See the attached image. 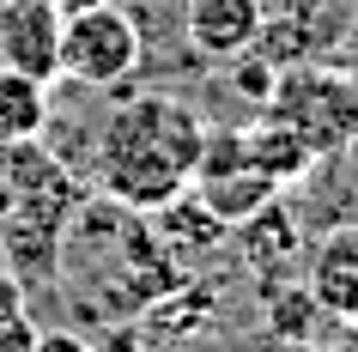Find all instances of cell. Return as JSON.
Wrapping results in <instances>:
<instances>
[{
	"label": "cell",
	"mask_w": 358,
	"mask_h": 352,
	"mask_svg": "<svg viewBox=\"0 0 358 352\" xmlns=\"http://www.w3.org/2000/svg\"><path fill=\"white\" fill-rule=\"evenodd\" d=\"M201 140L207 122L182 97H128L97 134V188L128 213H158L164 201L189 195Z\"/></svg>",
	"instance_id": "cell-1"
},
{
	"label": "cell",
	"mask_w": 358,
	"mask_h": 352,
	"mask_svg": "<svg viewBox=\"0 0 358 352\" xmlns=\"http://www.w3.org/2000/svg\"><path fill=\"white\" fill-rule=\"evenodd\" d=\"M267 115L285 122L316 158H328V152H340L358 134V85L346 73L298 67V73H285L280 85L267 92Z\"/></svg>",
	"instance_id": "cell-2"
},
{
	"label": "cell",
	"mask_w": 358,
	"mask_h": 352,
	"mask_svg": "<svg viewBox=\"0 0 358 352\" xmlns=\"http://www.w3.org/2000/svg\"><path fill=\"white\" fill-rule=\"evenodd\" d=\"M134 67H140V31L115 0H92L61 19V79L103 92L122 85Z\"/></svg>",
	"instance_id": "cell-3"
},
{
	"label": "cell",
	"mask_w": 358,
	"mask_h": 352,
	"mask_svg": "<svg viewBox=\"0 0 358 352\" xmlns=\"http://www.w3.org/2000/svg\"><path fill=\"white\" fill-rule=\"evenodd\" d=\"M189 195L207 206L213 219H225L231 231H237L243 219H255L262 206L280 201V183H273L267 170L249 164L243 134H237V128H207V140H201V164H194Z\"/></svg>",
	"instance_id": "cell-4"
},
{
	"label": "cell",
	"mask_w": 358,
	"mask_h": 352,
	"mask_svg": "<svg viewBox=\"0 0 358 352\" xmlns=\"http://www.w3.org/2000/svg\"><path fill=\"white\" fill-rule=\"evenodd\" d=\"M61 0H0V67L61 79Z\"/></svg>",
	"instance_id": "cell-5"
},
{
	"label": "cell",
	"mask_w": 358,
	"mask_h": 352,
	"mask_svg": "<svg viewBox=\"0 0 358 352\" xmlns=\"http://www.w3.org/2000/svg\"><path fill=\"white\" fill-rule=\"evenodd\" d=\"M189 49L207 61H243L267 31V0H182Z\"/></svg>",
	"instance_id": "cell-6"
},
{
	"label": "cell",
	"mask_w": 358,
	"mask_h": 352,
	"mask_svg": "<svg viewBox=\"0 0 358 352\" xmlns=\"http://www.w3.org/2000/svg\"><path fill=\"white\" fill-rule=\"evenodd\" d=\"M310 304L334 322H358V225L322 231L310 249Z\"/></svg>",
	"instance_id": "cell-7"
},
{
	"label": "cell",
	"mask_w": 358,
	"mask_h": 352,
	"mask_svg": "<svg viewBox=\"0 0 358 352\" xmlns=\"http://www.w3.org/2000/svg\"><path fill=\"white\" fill-rule=\"evenodd\" d=\"M243 134V152H249V164L267 170L280 188H292L298 176H310V164H316V152L303 146L298 134L285 128V122H273V115H262L255 128H237Z\"/></svg>",
	"instance_id": "cell-8"
},
{
	"label": "cell",
	"mask_w": 358,
	"mask_h": 352,
	"mask_svg": "<svg viewBox=\"0 0 358 352\" xmlns=\"http://www.w3.org/2000/svg\"><path fill=\"white\" fill-rule=\"evenodd\" d=\"M43 128H49V79L0 67V146L6 140H43Z\"/></svg>",
	"instance_id": "cell-9"
},
{
	"label": "cell",
	"mask_w": 358,
	"mask_h": 352,
	"mask_svg": "<svg viewBox=\"0 0 358 352\" xmlns=\"http://www.w3.org/2000/svg\"><path fill=\"white\" fill-rule=\"evenodd\" d=\"M37 322L24 310H0V352H37Z\"/></svg>",
	"instance_id": "cell-10"
},
{
	"label": "cell",
	"mask_w": 358,
	"mask_h": 352,
	"mask_svg": "<svg viewBox=\"0 0 358 352\" xmlns=\"http://www.w3.org/2000/svg\"><path fill=\"white\" fill-rule=\"evenodd\" d=\"M37 352H97V346H92V340H79V334H67V328H61V334H37Z\"/></svg>",
	"instance_id": "cell-11"
},
{
	"label": "cell",
	"mask_w": 358,
	"mask_h": 352,
	"mask_svg": "<svg viewBox=\"0 0 358 352\" xmlns=\"http://www.w3.org/2000/svg\"><path fill=\"white\" fill-rule=\"evenodd\" d=\"M340 352H358V322H346V346Z\"/></svg>",
	"instance_id": "cell-12"
},
{
	"label": "cell",
	"mask_w": 358,
	"mask_h": 352,
	"mask_svg": "<svg viewBox=\"0 0 358 352\" xmlns=\"http://www.w3.org/2000/svg\"><path fill=\"white\" fill-rule=\"evenodd\" d=\"M134 352H146V346H134Z\"/></svg>",
	"instance_id": "cell-13"
}]
</instances>
